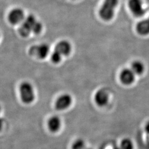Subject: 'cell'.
<instances>
[{"label": "cell", "mask_w": 149, "mask_h": 149, "mask_svg": "<svg viewBox=\"0 0 149 149\" xmlns=\"http://www.w3.org/2000/svg\"><path fill=\"white\" fill-rule=\"evenodd\" d=\"M43 28V26L33 15H29L24 19L19 28V33L22 37H27L31 33L39 34Z\"/></svg>", "instance_id": "cell-1"}, {"label": "cell", "mask_w": 149, "mask_h": 149, "mask_svg": "<svg viewBox=\"0 0 149 149\" xmlns=\"http://www.w3.org/2000/svg\"><path fill=\"white\" fill-rule=\"evenodd\" d=\"M71 51V45L69 42L62 40L56 44L52 54V60L55 64L59 63L63 56L69 55Z\"/></svg>", "instance_id": "cell-2"}, {"label": "cell", "mask_w": 149, "mask_h": 149, "mask_svg": "<svg viewBox=\"0 0 149 149\" xmlns=\"http://www.w3.org/2000/svg\"><path fill=\"white\" fill-rule=\"evenodd\" d=\"M20 95L22 101L26 104L32 103L34 100V91L33 87L29 82H23L20 86Z\"/></svg>", "instance_id": "cell-3"}, {"label": "cell", "mask_w": 149, "mask_h": 149, "mask_svg": "<svg viewBox=\"0 0 149 149\" xmlns=\"http://www.w3.org/2000/svg\"><path fill=\"white\" fill-rule=\"evenodd\" d=\"M50 52V48L49 45L45 43L40 44L32 47L29 49V54L33 56L38 58L43 59L48 56Z\"/></svg>", "instance_id": "cell-4"}, {"label": "cell", "mask_w": 149, "mask_h": 149, "mask_svg": "<svg viewBox=\"0 0 149 149\" xmlns=\"http://www.w3.org/2000/svg\"><path fill=\"white\" fill-rule=\"evenodd\" d=\"M8 21L12 24H17L24 20V13L21 8H15L8 15Z\"/></svg>", "instance_id": "cell-5"}, {"label": "cell", "mask_w": 149, "mask_h": 149, "mask_svg": "<svg viewBox=\"0 0 149 149\" xmlns=\"http://www.w3.org/2000/svg\"><path fill=\"white\" fill-rule=\"evenodd\" d=\"M129 7L130 10L135 16H143L145 13L143 3L141 0H129Z\"/></svg>", "instance_id": "cell-6"}, {"label": "cell", "mask_w": 149, "mask_h": 149, "mask_svg": "<svg viewBox=\"0 0 149 149\" xmlns=\"http://www.w3.org/2000/svg\"><path fill=\"white\" fill-rule=\"evenodd\" d=\"M72 103V98L68 94L60 96L55 102V107L58 110H64L68 108Z\"/></svg>", "instance_id": "cell-7"}, {"label": "cell", "mask_w": 149, "mask_h": 149, "mask_svg": "<svg viewBox=\"0 0 149 149\" xmlns=\"http://www.w3.org/2000/svg\"><path fill=\"white\" fill-rule=\"evenodd\" d=\"M135 79V74L131 69H125L123 70L120 74V79L123 84L130 85L132 84Z\"/></svg>", "instance_id": "cell-8"}, {"label": "cell", "mask_w": 149, "mask_h": 149, "mask_svg": "<svg viewBox=\"0 0 149 149\" xmlns=\"http://www.w3.org/2000/svg\"><path fill=\"white\" fill-rule=\"evenodd\" d=\"M109 96L106 91H98L95 96V100L97 104L99 106H104L108 102Z\"/></svg>", "instance_id": "cell-9"}, {"label": "cell", "mask_w": 149, "mask_h": 149, "mask_svg": "<svg viewBox=\"0 0 149 149\" xmlns=\"http://www.w3.org/2000/svg\"><path fill=\"white\" fill-rule=\"evenodd\" d=\"M114 8L103 4L100 10V15L104 20L111 19L114 14Z\"/></svg>", "instance_id": "cell-10"}, {"label": "cell", "mask_w": 149, "mask_h": 149, "mask_svg": "<svg viewBox=\"0 0 149 149\" xmlns=\"http://www.w3.org/2000/svg\"><path fill=\"white\" fill-rule=\"evenodd\" d=\"M48 128L52 132H56L61 127L60 119L57 116H53L49 119L48 122Z\"/></svg>", "instance_id": "cell-11"}, {"label": "cell", "mask_w": 149, "mask_h": 149, "mask_svg": "<svg viewBox=\"0 0 149 149\" xmlns=\"http://www.w3.org/2000/svg\"><path fill=\"white\" fill-rule=\"evenodd\" d=\"M137 32L141 35H147L149 33V19H144L139 22L136 26Z\"/></svg>", "instance_id": "cell-12"}, {"label": "cell", "mask_w": 149, "mask_h": 149, "mask_svg": "<svg viewBox=\"0 0 149 149\" xmlns=\"http://www.w3.org/2000/svg\"><path fill=\"white\" fill-rule=\"evenodd\" d=\"M131 70L135 74H141L144 72V64L139 61H135L132 64Z\"/></svg>", "instance_id": "cell-13"}, {"label": "cell", "mask_w": 149, "mask_h": 149, "mask_svg": "<svg viewBox=\"0 0 149 149\" xmlns=\"http://www.w3.org/2000/svg\"><path fill=\"white\" fill-rule=\"evenodd\" d=\"M120 148L122 149H133V142L129 139H124L121 142Z\"/></svg>", "instance_id": "cell-14"}, {"label": "cell", "mask_w": 149, "mask_h": 149, "mask_svg": "<svg viewBox=\"0 0 149 149\" xmlns=\"http://www.w3.org/2000/svg\"><path fill=\"white\" fill-rule=\"evenodd\" d=\"M72 149H85V142L81 140V139H78L76 140L74 143L72 144Z\"/></svg>", "instance_id": "cell-15"}, {"label": "cell", "mask_w": 149, "mask_h": 149, "mask_svg": "<svg viewBox=\"0 0 149 149\" xmlns=\"http://www.w3.org/2000/svg\"><path fill=\"white\" fill-rule=\"evenodd\" d=\"M118 3V0H104L103 4L114 8Z\"/></svg>", "instance_id": "cell-16"}, {"label": "cell", "mask_w": 149, "mask_h": 149, "mask_svg": "<svg viewBox=\"0 0 149 149\" xmlns=\"http://www.w3.org/2000/svg\"><path fill=\"white\" fill-rule=\"evenodd\" d=\"M145 130H146V133L149 134V122L146 124V126H145Z\"/></svg>", "instance_id": "cell-17"}, {"label": "cell", "mask_w": 149, "mask_h": 149, "mask_svg": "<svg viewBox=\"0 0 149 149\" xmlns=\"http://www.w3.org/2000/svg\"><path fill=\"white\" fill-rule=\"evenodd\" d=\"M2 125H3V121H2V119L0 118V130L2 128Z\"/></svg>", "instance_id": "cell-18"}, {"label": "cell", "mask_w": 149, "mask_h": 149, "mask_svg": "<svg viewBox=\"0 0 149 149\" xmlns=\"http://www.w3.org/2000/svg\"><path fill=\"white\" fill-rule=\"evenodd\" d=\"M113 149H122L120 148H118V147H116L114 148H113Z\"/></svg>", "instance_id": "cell-19"}, {"label": "cell", "mask_w": 149, "mask_h": 149, "mask_svg": "<svg viewBox=\"0 0 149 149\" xmlns=\"http://www.w3.org/2000/svg\"><path fill=\"white\" fill-rule=\"evenodd\" d=\"M89 149V148H86V149Z\"/></svg>", "instance_id": "cell-20"}, {"label": "cell", "mask_w": 149, "mask_h": 149, "mask_svg": "<svg viewBox=\"0 0 149 149\" xmlns=\"http://www.w3.org/2000/svg\"><path fill=\"white\" fill-rule=\"evenodd\" d=\"M0 111H1V107H0Z\"/></svg>", "instance_id": "cell-21"}]
</instances>
